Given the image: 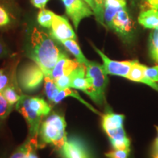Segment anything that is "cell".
I'll use <instances>...</instances> for the list:
<instances>
[{"instance_id": "cell-16", "label": "cell", "mask_w": 158, "mask_h": 158, "mask_svg": "<svg viewBox=\"0 0 158 158\" xmlns=\"http://www.w3.org/2000/svg\"><path fill=\"white\" fill-rule=\"evenodd\" d=\"M138 23L147 29H155L158 27V10L150 7L149 9L142 8L138 15Z\"/></svg>"}, {"instance_id": "cell-15", "label": "cell", "mask_w": 158, "mask_h": 158, "mask_svg": "<svg viewBox=\"0 0 158 158\" xmlns=\"http://www.w3.org/2000/svg\"><path fill=\"white\" fill-rule=\"evenodd\" d=\"M124 116L114 112H107L102 115V127L106 133L124 127Z\"/></svg>"}, {"instance_id": "cell-28", "label": "cell", "mask_w": 158, "mask_h": 158, "mask_svg": "<svg viewBox=\"0 0 158 158\" xmlns=\"http://www.w3.org/2000/svg\"><path fill=\"white\" fill-rule=\"evenodd\" d=\"M130 149H114L106 153L108 158H128Z\"/></svg>"}, {"instance_id": "cell-31", "label": "cell", "mask_w": 158, "mask_h": 158, "mask_svg": "<svg viewBox=\"0 0 158 158\" xmlns=\"http://www.w3.org/2000/svg\"><path fill=\"white\" fill-rule=\"evenodd\" d=\"M10 56V51L5 43L0 39V59Z\"/></svg>"}, {"instance_id": "cell-36", "label": "cell", "mask_w": 158, "mask_h": 158, "mask_svg": "<svg viewBox=\"0 0 158 158\" xmlns=\"http://www.w3.org/2000/svg\"><path fill=\"white\" fill-rule=\"evenodd\" d=\"M36 149L37 148H33V149L29 152L28 158H39L38 156H37L36 154Z\"/></svg>"}, {"instance_id": "cell-4", "label": "cell", "mask_w": 158, "mask_h": 158, "mask_svg": "<svg viewBox=\"0 0 158 158\" xmlns=\"http://www.w3.org/2000/svg\"><path fill=\"white\" fill-rule=\"evenodd\" d=\"M86 77L91 85V90L87 95L95 103L102 105L105 101V92L108 84V75L102 64L89 61L85 64Z\"/></svg>"}, {"instance_id": "cell-37", "label": "cell", "mask_w": 158, "mask_h": 158, "mask_svg": "<svg viewBox=\"0 0 158 158\" xmlns=\"http://www.w3.org/2000/svg\"><path fill=\"white\" fill-rule=\"evenodd\" d=\"M122 1H126V0H122Z\"/></svg>"}, {"instance_id": "cell-23", "label": "cell", "mask_w": 158, "mask_h": 158, "mask_svg": "<svg viewBox=\"0 0 158 158\" xmlns=\"http://www.w3.org/2000/svg\"><path fill=\"white\" fill-rule=\"evenodd\" d=\"M149 51L151 59L158 63V27L150 32L149 38Z\"/></svg>"}, {"instance_id": "cell-12", "label": "cell", "mask_w": 158, "mask_h": 158, "mask_svg": "<svg viewBox=\"0 0 158 158\" xmlns=\"http://www.w3.org/2000/svg\"><path fill=\"white\" fill-rule=\"evenodd\" d=\"M70 86L71 89H79L88 94L91 90V85L89 81L86 73V66L81 64L76 70L71 73Z\"/></svg>"}, {"instance_id": "cell-29", "label": "cell", "mask_w": 158, "mask_h": 158, "mask_svg": "<svg viewBox=\"0 0 158 158\" xmlns=\"http://www.w3.org/2000/svg\"><path fill=\"white\" fill-rule=\"evenodd\" d=\"M71 74V73H70ZM70 75H65V76H62L55 80V83L57 85L59 89L60 90H64L65 89L70 88V81H71V76Z\"/></svg>"}, {"instance_id": "cell-19", "label": "cell", "mask_w": 158, "mask_h": 158, "mask_svg": "<svg viewBox=\"0 0 158 158\" xmlns=\"http://www.w3.org/2000/svg\"><path fill=\"white\" fill-rule=\"evenodd\" d=\"M67 97H73V98H76L78 101H80L81 102H82L83 104H84L86 107L89 108L91 110H92L94 113L99 114V115L100 114L98 110H97L95 108L92 107V106H91L90 104H89L87 102L85 101L84 99H83L78 94V92H76V91L71 89V88H68V89H65L64 90H61L60 92H59V93L57 94L56 98H55L54 102H54V103H59V102L62 101V100H64V99L65 98H67Z\"/></svg>"}, {"instance_id": "cell-24", "label": "cell", "mask_w": 158, "mask_h": 158, "mask_svg": "<svg viewBox=\"0 0 158 158\" xmlns=\"http://www.w3.org/2000/svg\"><path fill=\"white\" fill-rule=\"evenodd\" d=\"M55 13L47 9H41L37 14V22L41 27L51 29Z\"/></svg>"}, {"instance_id": "cell-3", "label": "cell", "mask_w": 158, "mask_h": 158, "mask_svg": "<svg viewBox=\"0 0 158 158\" xmlns=\"http://www.w3.org/2000/svg\"><path fill=\"white\" fill-rule=\"evenodd\" d=\"M66 122L62 116L51 114L42 122L39 135L43 144H50L59 150L68 139L66 134Z\"/></svg>"}, {"instance_id": "cell-34", "label": "cell", "mask_w": 158, "mask_h": 158, "mask_svg": "<svg viewBox=\"0 0 158 158\" xmlns=\"http://www.w3.org/2000/svg\"><path fill=\"white\" fill-rule=\"evenodd\" d=\"M147 2L150 7L158 10V0H147Z\"/></svg>"}, {"instance_id": "cell-25", "label": "cell", "mask_w": 158, "mask_h": 158, "mask_svg": "<svg viewBox=\"0 0 158 158\" xmlns=\"http://www.w3.org/2000/svg\"><path fill=\"white\" fill-rule=\"evenodd\" d=\"M13 106L0 92V121L5 119L11 113Z\"/></svg>"}, {"instance_id": "cell-20", "label": "cell", "mask_w": 158, "mask_h": 158, "mask_svg": "<svg viewBox=\"0 0 158 158\" xmlns=\"http://www.w3.org/2000/svg\"><path fill=\"white\" fill-rule=\"evenodd\" d=\"M2 93L12 106L16 104L23 95L20 90V86L18 82L10 85Z\"/></svg>"}, {"instance_id": "cell-2", "label": "cell", "mask_w": 158, "mask_h": 158, "mask_svg": "<svg viewBox=\"0 0 158 158\" xmlns=\"http://www.w3.org/2000/svg\"><path fill=\"white\" fill-rule=\"evenodd\" d=\"M15 108L27 122L30 134L29 137L37 138L42 119L51 112L50 105L41 98L23 94L15 104Z\"/></svg>"}, {"instance_id": "cell-18", "label": "cell", "mask_w": 158, "mask_h": 158, "mask_svg": "<svg viewBox=\"0 0 158 158\" xmlns=\"http://www.w3.org/2000/svg\"><path fill=\"white\" fill-rule=\"evenodd\" d=\"M38 147L37 138L29 137L25 143L17 148V149L13 153L10 158H28L29 152L33 148H37Z\"/></svg>"}, {"instance_id": "cell-1", "label": "cell", "mask_w": 158, "mask_h": 158, "mask_svg": "<svg viewBox=\"0 0 158 158\" xmlns=\"http://www.w3.org/2000/svg\"><path fill=\"white\" fill-rule=\"evenodd\" d=\"M27 54L38 65L45 76H51L55 64L64 54L46 32L34 27L31 29Z\"/></svg>"}, {"instance_id": "cell-6", "label": "cell", "mask_w": 158, "mask_h": 158, "mask_svg": "<svg viewBox=\"0 0 158 158\" xmlns=\"http://www.w3.org/2000/svg\"><path fill=\"white\" fill-rule=\"evenodd\" d=\"M109 29L115 31L124 40L129 41L131 40L134 32V22L127 7L120 10L116 13Z\"/></svg>"}, {"instance_id": "cell-9", "label": "cell", "mask_w": 158, "mask_h": 158, "mask_svg": "<svg viewBox=\"0 0 158 158\" xmlns=\"http://www.w3.org/2000/svg\"><path fill=\"white\" fill-rule=\"evenodd\" d=\"M59 151L62 158H92L86 144L78 137L68 138Z\"/></svg>"}, {"instance_id": "cell-35", "label": "cell", "mask_w": 158, "mask_h": 158, "mask_svg": "<svg viewBox=\"0 0 158 158\" xmlns=\"http://www.w3.org/2000/svg\"><path fill=\"white\" fill-rule=\"evenodd\" d=\"M84 1L86 2L87 3V5L91 7V9H92V11L94 12H94H95V9H96L94 0H84Z\"/></svg>"}, {"instance_id": "cell-13", "label": "cell", "mask_w": 158, "mask_h": 158, "mask_svg": "<svg viewBox=\"0 0 158 158\" xmlns=\"http://www.w3.org/2000/svg\"><path fill=\"white\" fill-rule=\"evenodd\" d=\"M144 67L145 65L139 63L138 61L133 60V64H132L131 69L127 78L132 81L146 84L153 88L154 89L158 91V84L157 83L151 81L144 76Z\"/></svg>"}, {"instance_id": "cell-11", "label": "cell", "mask_w": 158, "mask_h": 158, "mask_svg": "<svg viewBox=\"0 0 158 158\" xmlns=\"http://www.w3.org/2000/svg\"><path fill=\"white\" fill-rule=\"evenodd\" d=\"M81 64V63L78 62L76 59L74 60L68 58L66 54H64L60 57L58 62L55 64L50 77L55 81L62 76L70 75Z\"/></svg>"}, {"instance_id": "cell-33", "label": "cell", "mask_w": 158, "mask_h": 158, "mask_svg": "<svg viewBox=\"0 0 158 158\" xmlns=\"http://www.w3.org/2000/svg\"><path fill=\"white\" fill-rule=\"evenodd\" d=\"M152 158H158V143H153L152 147Z\"/></svg>"}, {"instance_id": "cell-21", "label": "cell", "mask_w": 158, "mask_h": 158, "mask_svg": "<svg viewBox=\"0 0 158 158\" xmlns=\"http://www.w3.org/2000/svg\"><path fill=\"white\" fill-rule=\"evenodd\" d=\"M17 82L15 70L0 68V92H2L10 85Z\"/></svg>"}, {"instance_id": "cell-27", "label": "cell", "mask_w": 158, "mask_h": 158, "mask_svg": "<svg viewBox=\"0 0 158 158\" xmlns=\"http://www.w3.org/2000/svg\"><path fill=\"white\" fill-rule=\"evenodd\" d=\"M144 76L151 81L158 82V64L154 67H144Z\"/></svg>"}, {"instance_id": "cell-5", "label": "cell", "mask_w": 158, "mask_h": 158, "mask_svg": "<svg viewBox=\"0 0 158 158\" xmlns=\"http://www.w3.org/2000/svg\"><path fill=\"white\" fill-rule=\"evenodd\" d=\"M45 74L36 63H29L21 68L18 73V84L25 92L37 90L43 81Z\"/></svg>"}, {"instance_id": "cell-30", "label": "cell", "mask_w": 158, "mask_h": 158, "mask_svg": "<svg viewBox=\"0 0 158 158\" xmlns=\"http://www.w3.org/2000/svg\"><path fill=\"white\" fill-rule=\"evenodd\" d=\"M10 23V18L3 6L0 5V28L7 26Z\"/></svg>"}, {"instance_id": "cell-7", "label": "cell", "mask_w": 158, "mask_h": 158, "mask_svg": "<svg viewBox=\"0 0 158 158\" xmlns=\"http://www.w3.org/2000/svg\"><path fill=\"white\" fill-rule=\"evenodd\" d=\"M67 15L72 20L75 29H78L81 21L94 15V12L84 0H62Z\"/></svg>"}, {"instance_id": "cell-10", "label": "cell", "mask_w": 158, "mask_h": 158, "mask_svg": "<svg viewBox=\"0 0 158 158\" xmlns=\"http://www.w3.org/2000/svg\"><path fill=\"white\" fill-rule=\"evenodd\" d=\"M53 39L61 42L65 40H76V35L67 18L55 14L50 33Z\"/></svg>"}, {"instance_id": "cell-8", "label": "cell", "mask_w": 158, "mask_h": 158, "mask_svg": "<svg viewBox=\"0 0 158 158\" xmlns=\"http://www.w3.org/2000/svg\"><path fill=\"white\" fill-rule=\"evenodd\" d=\"M92 47L98 54L101 57L105 72L107 75L118 76L127 78L129 74L133 60L132 61H116L110 59L106 56L102 51L98 49L95 45L92 44Z\"/></svg>"}, {"instance_id": "cell-32", "label": "cell", "mask_w": 158, "mask_h": 158, "mask_svg": "<svg viewBox=\"0 0 158 158\" xmlns=\"http://www.w3.org/2000/svg\"><path fill=\"white\" fill-rule=\"evenodd\" d=\"M31 3L36 8L44 9L49 0H30Z\"/></svg>"}, {"instance_id": "cell-17", "label": "cell", "mask_w": 158, "mask_h": 158, "mask_svg": "<svg viewBox=\"0 0 158 158\" xmlns=\"http://www.w3.org/2000/svg\"><path fill=\"white\" fill-rule=\"evenodd\" d=\"M60 43L64 45L65 48H67V50H68L69 52L73 55L78 62L85 64L88 62V59L84 56L81 49L78 45V43L76 41V40H65L61 41Z\"/></svg>"}, {"instance_id": "cell-14", "label": "cell", "mask_w": 158, "mask_h": 158, "mask_svg": "<svg viewBox=\"0 0 158 158\" xmlns=\"http://www.w3.org/2000/svg\"><path fill=\"white\" fill-rule=\"evenodd\" d=\"M127 2L122 0H105L103 20L104 26L110 28L112 20L120 10L125 8Z\"/></svg>"}, {"instance_id": "cell-26", "label": "cell", "mask_w": 158, "mask_h": 158, "mask_svg": "<svg viewBox=\"0 0 158 158\" xmlns=\"http://www.w3.org/2000/svg\"><path fill=\"white\" fill-rule=\"evenodd\" d=\"M95 3V12H94V15H95L96 19L100 23L104 26V20H103V13H104V3L105 0H94Z\"/></svg>"}, {"instance_id": "cell-22", "label": "cell", "mask_w": 158, "mask_h": 158, "mask_svg": "<svg viewBox=\"0 0 158 158\" xmlns=\"http://www.w3.org/2000/svg\"><path fill=\"white\" fill-rule=\"evenodd\" d=\"M44 86L45 92V94H46L47 98L48 99L49 101L54 102L55 98H56L57 94L61 91L58 86H57L56 83H55V81L53 78H51L50 76H45Z\"/></svg>"}]
</instances>
